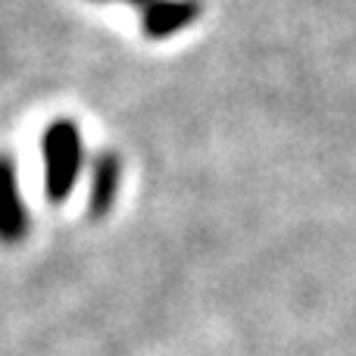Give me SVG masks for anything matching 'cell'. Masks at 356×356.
Returning <instances> with one entry per match:
<instances>
[{"label":"cell","instance_id":"cell-1","mask_svg":"<svg viewBox=\"0 0 356 356\" xmlns=\"http://www.w3.org/2000/svg\"><path fill=\"white\" fill-rule=\"evenodd\" d=\"M41 160H44V194L50 203H63L72 194L75 181L85 166V138L75 119L60 116L41 135Z\"/></svg>","mask_w":356,"mask_h":356},{"label":"cell","instance_id":"cell-2","mask_svg":"<svg viewBox=\"0 0 356 356\" xmlns=\"http://www.w3.org/2000/svg\"><path fill=\"white\" fill-rule=\"evenodd\" d=\"M203 16V0H154L141 10V31L150 41H163L184 31Z\"/></svg>","mask_w":356,"mask_h":356},{"label":"cell","instance_id":"cell-3","mask_svg":"<svg viewBox=\"0 0 356 356\" xmlns=\"http://www.w3.org/2000/svg\"><path fill=\"white\" fill-rule=\"evenodd\" d=\"M29 234V207L19 194L16 163L0 154V244H19Z\"/></svg>","mask_w":356,"mask_h":356},{"label":"cell","instance_id":"cell-4","mask_svg":"<svg viewBox=\"0 0 356 356\" xmlns=\"http://www.w3.org/2000/svg\"><path fill=\"white\" fill-rule=\"evenodd\" d=\"M122 188V160L116 150H104L91 163V188H88V213L94 219H104L113 209Z\"/></svg>","mask_w":356,"mask_h":356},{"label":"cell","instance_id":"cell-5","mask_svg":"<svg viewBox=\"0 0 356 356\" xmlns=\"http://www.w3.org/2000/svg\"><path fill=\"white\" fill-rule=\"evenodd\" d=\"M94 3H106V0H94ZM122 3H131V6H138V10H144V6L154 3V0H122Z\"/></svg>","mask_w":356,"mask_h":356}]
</instances>
